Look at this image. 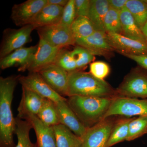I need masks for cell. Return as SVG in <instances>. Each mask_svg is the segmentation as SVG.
Instances as JSON below:
<instances>
[{"label":"cell","instance_id":"obj_1","mask_svg":"<svg viewBox=\"0 0 147 147\" xmlns=\"http://www.w3.org/2000/svg\"><path fill=\"white\" fill-rule=\"evenodd\" d=\"M19 76L0 78V143L1 147H14L13 134L16 128L11 104Z\"/></svg>","mask_w":147,"mask_h":147},{"label":"cell","instance_id":"obj_2","mask_svg":"<svg viewBox=\"0 0 147 147\" xmlns=\"http://www.w3.org/2000/svg\"><path fill=\"white\" fill-rule=\"evenodd\" d=\"M113 98L73 96L67 102L87 129L104 119Z\"/></svg>","mask_w":147,"mask_h":147},{"label":"cell","instance_id":"obj_3","mask_svg":"<svg viewBox=\"0 0 147 147\" xmlns=\"http://www.w3.org/2000/svg\"><path fill=\"white\" fill-rule=\"evenodd\" d=\"M113 98L116 90L105 81L96 79L90 73L77 70L69 72L67 96Z\"/></svg>","mask_w":147,"mask_h":147},{"label":"cell","instance_id":"obj_4","mask_svg":"<svg viewBox=\"0 0 147 147\" xmlns=\"http://www.w3.org/2000/svg\"><path fill=\"white\" fill-rule=\"evenodd\" d=\"M117 96L147 99V71L134 69L123 79L116 90Z\"/></svg>","mask_w":147,"mask_h":147},{"label":"cell","instance_id":"obj_5","mask_svg":"<svg viewBox=\"0 0 147 147\" xmlns=\"http://www.w3.org/2000/svg\"><path fill=\"white\" fill-rule=\"evenodd\" d=\"M147 115V99L116 96L113 97L104 119L113 116L126 117Z\"/></svg>","mask_w":147,"mask_h":147},{"label":"cell","instance_id":"obj_6","mask_svg":"<svg viewBox=\"0 0 147 147\" xmlns=\"http://www.w3.org/2000/svg\"><path fill=\"white\" fill-rule=\"evenodd\" d=\"M35 29L36 28L33 25L30 24L19 29L5 30L0 49L1 59L32 41L31 35Z\"/></svg>","mask_w":147,"mask_h":147},{"label":"cell","instance_id":"obj_7","mask_svg":"<svg viewBox=\"0 0 147 147\" xmlns=\"http://www.w3.org/2000/svg\"><path fill=\"white\" fill-rule=\"evenodd\" d=\"M116 116L103 119L94 126L87 128L81 138L82 147H106L115 125Z\"/></svg>","mask_w":147,"mask_h":147},{"label":"cell","instance_id":"obj_8","mask_svg":"<svg viewBox=\"0 0 147 147\" xmlns=\"http://www.w3.org/2000/svg\"><path fill=\"white\" fill-rule=\"evenodd\" d=\"M36 29L39 38L54 47L63 48L76 44V39L70 28L61 23Z\"/></svg>","mask_w":147,"mask_h":147},{"label":"cell","instance_id":"obj_9","mask_svg":"<svg viewBox=\"0 0 147 147\" xmlns=\"http://www.w3.org/2000/svg\"><path fill=\"white\" fill-rule=\"evenodd\" d=\"M47 4V0H28L15 4L11 9V19L17 26L32 24L37 14Z\"/></svg>","mask_w":147,"mask_h":147},{"label":"cell","instance_id":"obj_10","mask_svg":"<svg viewBox=\"0 0 147 147\" xmlns=\"http://www.w3.org/2000/svg\"><path fill=\"white\" fill-rule=\"evenodd\" d=\"M61 49L52 46L39 38L37 50L25 68V71L38 72L47 66L54 63Z\"/></svg>","mask_w":147,"mask_h":147},{"label":"cell","instance_id":"obj_11","mask_svg":"<svg viewBox=\"0 0 147 147\" xmlns=\"http://www.w3.org/2000/svg\"><path fill=\"white\" fill-rule=\"evenodd\" d=\"M18 81L22 87L55 102L67 99L55 91L42 79L38 72H30L27 76H19Z\"/></svg>","mask_w":147,"mask_h":147},{"label":"cell","instance_id":"obj_12","mask_svg":"<svg viewBox=\"0 0 147 147\" xmlns=\"http://www.w3.org/2000/svg\"><path fill=\"white\" fill-rule=\"evenodd\" d=\"M106 34L110 46L121 55H147V43L118 34L108 32Z\"/></svg>","mask_w":147,"mask_h":147},{"label":"cell","instance_id":"obj_13","mask_svg":"<svg viewBox=\"0 0 147 147\" xmlns=\"http://www.w3.org/2000/svg\"><path fill=\"white\" fill-rule=\"evenodd\" d=\"M38 72L58 94L62 96H67L68 72L54 63L47 66Z\"/></svg>","mask_w":147,"mask_h":147},{"label":"cell","instance_id":"obj_14","mask_svg":"<svg viewBox=\"0 0 147 147\" xmlns=\"http://www.w3.org/2000/svg\"><path fill=\"white\" fill-rule=\"evenodd\" d=\"M76 44L94 55L108 57L115 51L108 42L106 32L96 30L86 38L76 39Z\"/></svg>","mask_w":147,"mask_h":147},{"label":"cell","instance_id":"obj_15","mask_svg":"<svg viewBox=\"0 0 147 147\" xmlns=\"http://www.w3.org/2000/svg\"><path fill=\"white\" fill-rule=\"evenodd\" d=\"M67 100L55 102L60 124L66 127L76 136L82 138L87 128L70 108Z\"/></svg>","mask_w":147,"mask_h":147},{"label":"cell","instance_id":"obj_16","mask_svg":"<svg viewBox=\"0 0 147 147\" xmlns=\"http://www.w3.org/2000/svg\"><path fill=\"white\" fill-rule=\"evenodd\" d=\"M21 119L29 121L31 124L36 135V147H57L53 127L46 125L35 115H27Z\"/></svg>","mask_w":147,"mask_h":147},{"label":"cell","instance_id":"obj_17","mask_svg":"<svg viewBox=\"0 0 147 147\" xmlns=\"http://www.w3.org/2000/svg\"><path fill=\"white\" fill-rule=\"evenodd\" d=\"M38 44L35 46L22 47L1 59L0 67L2 69L18 66V71H25V68L36 52Z\"/></svg>","mask_w":147,"mask_h":147},{"label":"cell","instance_id":"obj_18","mask_svg":"<svg viewBox=\"0 0 147 147\" xmlns=\"http://www.w3.org/2000/svg\"><path fill=\"white\" fill-rule=\"evenodd\" d=\"M22 96L18 108L17 117L22 119L28 115H37L45 98L26 88L22 87Z\"/></svg>","mask_w":147,"mask_h":147},{"label":"cell","instance_id":"obj_19","mask_svg":"<svg viewBox=\"0 0 147 147\" xmlns=\"http://www.w3.org/2000/svg\"><path fill=\"white\" fill-rule=\"evenodd\" d=\"M63 9V7L59 6L47 4L37 14L32 24L36 29L59 24Z\"/></svg>","mask_w":147,"mask_h":147},{"label":"cell","instance_id":"obj_20","mask_svg":"<svg viewBox=\"0 0 147 147\" xmlns=\"http://www.w3.org/2000/svg\"><path fill=\"white\" fill-rule=\"evenodd\" d=\"M122 35L147 43V38L126 7L120 12Z\"/></svg>","mask_w":147,"mask_h":147},{"label":"cell","instance_id":"obj_21","mask_svg":"<svg viewBox=\"0 0 147 147\" xmlns=\"http://www.w3.org/2000/svg\"><path fill=\"white\" fill-rule=\"evenodd\" d=\"M109 9L108 0H91L88 18L96 30L105 32L104 20Z\"/></svg>","mask_w":147,"mask_h":147},{"label":"cell","instance_id":"obj_22","mask_svg":"<svg viewBox=\"0 0 147 147\" xmlns=\"http://www.w3.org/2000/svg\"><path fill=\"white\" fill-rule=\"evenodd\" d=\"M53 127L57 147H82L81 138L66 127L59 124Z\"/></svg>","mask_w":147,"mask_h":147},{"label":"cell","instance_id":"obj_23","mask_svg":"<svg viewBox=\"0 0 147 147\" xmlns=\"http://www.w3.org/2000/svg\"><path fill=\"white\" fill-rule=\"evenodd\" d=\"M133 118L126 117L117 119L111 131L106 147L114 145L126 140L129 133V126Z\"/></svg>","mask_w":147,"mask_h":147},{"label":"cell","instance_id":"obj_24","mask_svg":"<svg viewBox=\"0 0 147 147\" xmlns=\"http://www.w3.org/2000/svg\"><path fill=\"white\" fill-rule=\"evenodd\" d=\"M125 7L142 30L147 23V3L146 0H128Z\"/></svg>","mask_w":147,"mask_h":147},{"label":"cell","instance_id":"obj_25","mask_svg":"<svg viewBox=\"0 0 147 147\" xmlns=\"http://www.w3.org/2000/svg\"><path fill=\"white\" fill-rule=\"evenodd\" d=\"M15 134L17 136V144L15 147H36L30 138V132L32 127L29 121L16 117Z\"/></svg>","mask_w":147,"mask_h":147},{"label":"cell","instance_id":"obj_26","mask_svg":"<svg viewBox=\"0 0 147 147\" xmlns=\"http://www.w3.org/2000/svg\"><path fill=\"white\" fill-rule=\"evenodd\" d=\"M70 28L76 40L86 38L96 31L89 18L85 16L76 17Z\"/></svg>","mask_w":147,"mask_h":147},{"label":"cell","instance_id":"obj_27","mask_svg":"<svg viewBox=\"0 0 147 147\" xmlns=\"http://www.w3.org/2000/svg\"><path fill=\"white\" fill-rule=\"evenodd\" d=\"M37 116L43 123L47 126L53 127L60 124L55 102L45 98Z\"/></svg>","mask_w":147,"mask_h":147},{"label":"cell","instance_id":"obj_28","mask_svg":"<svg viewBox=\"0 0 147 147\" xmlns=\"http://www.w3.org/2000/svg\"><path fill=\"white\" fill-rule=\"evenodd\" d=\"M147 134V115L134 117L129 124L126 141H133Z\"/></svg>","mask_w":147,"mask_h":147},{"label":"cell","instance_id":"obj_29","mask_svg":"<svg viewBox=\"0 0 147 147\" xmlns=\"http://www.w3.org/2000/svg\"><path fill=\"white\" fill-rule=\"evenodd\" d=\"M104 27L106 33L122 34L120 12L109 7L104 18Z\"/></svg>","mask_w":147,"mask_h":147},{"label":"cell","instance_id":"obj_30","mask_svg":"<svg viewBox=\"0 0 147 147\" xmlns=\"http://www.w3.org/2000/svg\"><path fill=\"white\" fill-rule=\"evenodd\" d=\"M76 62L77 70H80L94 59V55L86 48L77 45L71 51Z\"/></svg>","mask_w":147,"mask_h":147},{"label":"cell","instance_id":"obj_31","mask_svg":"<svg viewBox=\"0 0 147 147\" xmlns=\"http://www.w3.org/2000/svg\"><path fill=\"white\" fill-rule=\"evenodd\" d=\"M54 63L68 73L77 70V66L71 55V51L62 48Z\"/></svg>","mask_w":147,"mask_h":147},{"label":"cell","instance_id":"obj_32","mask_svg":"<svg viewBox=\"0 0 147 147\" xmlns=\"http://www.w3.org/2000/svg\"><path fill=\"white\" fill-rule=\"evenodd\" d=\"M110 71L108 64L102 61L93 62L90 65V73L96 79L102 81H105Z\"/></svg>","mask_w":147,"mask_h":147},{"label":"cell","instance_id":"obj_33","mask_svg":"<svg viewBox=\"0 0 147 147\" xmlns=\"http://www.w3.org/2000/svg\"><path fill=\"white\" fill-rule=\"evenodd\" d=\"M76 18L75 0H68L66 5L64 7L60 23L65 26L70 28Z\"/></svg>","mask_w":147,"mask_h":147},{"label":"cell","instance_id":"obj_34","mask_svg":"<svg viewBox=\"0 0 147 147\" xmlns=\"http://www.w3.org/2000/svg\"><path fill=\"white\" fill-rule=\"evenodd\" d=\"M91 0H75L76 17H88L90 7Z\"/></svg>","mask_w":147,"mask_h":147},{"label":"cell","instance_id":"obj_35","mask_svg":"<svg viewBox=\"0 0 147 147\" xmlns=\"http://www.w3.org/2000/svg\"><path fill=\"white\" fill-rule=\"evenodd\" d=\"M123 56L134 61L141 67L147 71V55H124Z\"/></svg>","mask_w":147,"mask_h":147},{"label":"cell","instance_id":"obj_36","mask_svg":"<svg viewBox=\"0 0 147 147\" xmlns=\"http://www.w3.org/2000/svg\"><path fill=\"white\" fill-rule=\"evenodd\" d=\"M128 0H108L109 7L121 12L125 7Z\"/></svg>","mask_w":147,"mask_h":147},{"label":"cell","instance_id":"obj_37","mask_svg":"<svg viewBox=\"0 0 147 147\" xmlns=\"http://www.w3.org/2000/svg\"><path fill=\"white\" fill-rule=\"evenodd\" d=\"M68 1V0H47V4L64 7L66 5Z\"/></svg>","mask_w":147,"mask_h":147},{"label":"cell","instance_id":"obj_38","mask_svg":"<svg viewBox=\"0 0 147 147\" xmlns=\"http://www.w3.org/2000/svg\"><path fill=\"white\" fill-rule=\"evenodd\" d=\"M142 31H143L145 36H146L147 38V23L145 25L144 27L143 28V29H142Z\"/></svg>","mask_w":147,"mask_h":147},{"label":"cell","instance_id":"obj_39","mask_svg":"<svg viewBox=\"0 0 147 147\" xmlns=\"http://www.w3.org/2000/svg\"><path fill=\"white\" fill-rule=\"evenodd\" d=\"M146 2L147 3V0H146Z\"/></svg>","mask_w":147,"mask_h":147}]
</instances>
